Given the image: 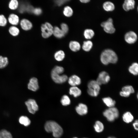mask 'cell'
Here are the masks:
<instances>
[{
	"label": "cell",
	"mask_w": 138,
	"mask_h": 138,
	"mask_svg": "<svg viewBox=\"0 0 138 138\" xmlns=\"http://www.w3.org/2000/svg\"><path fill=\"white\" fill-rule=\"evenodd\" d=\"M100 60L102 64L107 65L110 63H116L118 61V57L114 51L108 49L102 52L100 55Z\"/></svg>",
	"instance_id": "cell-1"
},
{
	"label": "cell",
	"mask_w": 138,
	"mask_h": 138,
	"mask_svg": "<svg viewBox=\"0 0 138 138\" xmlns=\"http://www.w3.org/2000/svg\"><path fill=\"white\" fill-rule=\"evenodd\" d=\"M45 130L48 132H52L53 136L56 138L60 137L63 133V130L57 123L53 121H48L44 125Z\"/></svg>",
	"instance_id": "cell-2"
},
{
	"label": "cell",
	"mask_w": 138,
	"mask_h": 138,
	"mask_svg": "<svg viewBox=\"0 0 138 138\" xmlns=\"http://www.w3.org/2000/svg\"><path fill=\"white\" fill-rule=\"evenodd\" d=\"M87 92L90 96L96 97L99 94L100 90V85L98 84L96 80H91L87 84Z\"/></svg>",
	"instance_id": "cell-3"
},
{
	"label": "cell",
	"mask_w": 138,
	"mask_h": 138,
	"mask_svg": "<svg viewBox=\"0 0 138 138\" xmlns=\"http://www.w3.org/2000/svg\"><path fill=\"white\" fill-rule=\"evenodd\" d=\"M103 115L108 121L112 122L118 118L119 112L118 109L114 107L105 110L103 112Z\"/></svg>",
	"instance_id": "cell-4"
},
{
	"label": "cell",
	"mask_w": 138,
	"mask_h": 138,
	"mask_svg": "<svg viewBox=\"0 0 138 138\" xmlns=\"http://www.w3.org/2000/svg\"><path fill=\"white\" fill-rule=\"evenodd\" d=\"M100 25L103 28L104 31L108 33L112 34L116 31V29L113 24V19L111 18H109L106 21L102 22Z\"/></svg>",
	"instance_id": "cell-5"
},
{
	"label": "cell",
	"mask_w": 138,
	"mask_h": 138,
	"mask_svg": "<svg viewBox=\"0 0 138 138\" xmlns=\"http://www.w3.org/2000/svg\"><path fill=\"white\" fill-rule=\"evenodd\" d=\"M53 29L52 25L48 22L42 24L41 30L42 37L47 38L51 36L53 34Z\"/></svg>",
	"instance_id": "cell-6"
},
{
	"label": "cell",
	"mask_w": 138,
	"mask_h": 138,
	"mask_svg": "<svg viewBox=\"0 0 138 138\" xmlns=\"http://www.w3.org/2000/svg\"><path fill=\"white\" fill-rule=\"evenodd\" d=\"M110 77L106 72L103 71L99 74L96 81L100 86L102 84H106L110 81Z\"/></svg>",
	"instance_id": "cell-7"
},
{
	"label": "cell",
	"mask_w": 138,
	"mask_h": 138,
	"mask_svg": "<svg viewBox=\"0 0 138 138\" xmlns=\"http://www.w3.org/2000/svg\"><path fill=\"white\" fill-rule=\"evenodd\" d=\"M124 39L128 43L132 44L135 43L137 41V36L134 32L132 31H130L125 34Z\"/></svg>",
	"instance_id": "cell-8"
},
{
	"label": "cell",
	"mask_w": 138,
	"mask_h": 138,
	"mask_svg": "<svg viewBox=\"0 0 138 138\" xmlns=\"http://www.w3.org/2000/svg\"><path fill=\"white\" fill-rule=\"evenodd\" d=\"M28 109L30 113L34 114L38 110V106L36 101L32 99H29L25 102Z\"/></svg>",
	"instance_id": "cell-9"
},
{
	"label": "cell",
	"mask_w": 138,
	"mask_h": 138,
	"mask_svg": "<svg viewBox=\"0 0 138 138\" xmlns=\"http://www.w3.org/2000/svg\"><path fill=\"white\" fill-rule=\"evenodd\" d=\"M52 79L55 83L62 84L65 82L68 79L67 76L65 75L57 74L51 73Z\"/></svg>",
	"instance_id": "cell-10"
},
{
	"label": "cell",
	"mask_w": 138,
	"mask_h": 138,
	"mask_svg": "<svg viewBox=\"0 0 138 138\" xmlns=\"http://www.w3.org/2000/svg\"><path fill=\"white\" fill-rule=\"evenodd\" d=\"M28 88L33 91H36L39 88L38 80L36 77L31 78L28 85Z\"/></svg>",
	"instance_id": "cell-11"
},
{
	"label": "cell",
	"mask_w": 138,
	"mask_h": 138,
	"mask_svg": "<svg viewBox=\"0 0 138 138\" xmlns=\"http://www.w3.org/2000/svg\"><path fill=\"white\" fill-rule=\"evenodd\" d=\"M19 22L21 28L23 30L25 31L30 30L33 27L32 22L27 19H22Z\"/></svg>",
	"instance_id": "cell-12"
},
{
	"label": "cell",
	"mask_w": 138,
	"mask_h": 138,
	"mask_svg": "<svg viewBox=\"0 0 138 138\" xmlns=\"http://www.w3.org/2000/svg\"><path fill=\"white\" fill-rule=\"evenodd\" d=\"M135 2L134 0H125L122 5L123 9L128 12L133 9L135 7Z\"/></svg>",
	"instance_id": "cell-13"
},
{
	"label": "cell",
	"mask_w": 138,
	"mask_h": 138,
	"mask_svg": "<svg viewBox=\"0 0 138 138\" xmlns=\"http://www.w3.org/2000/svg\"><path fill=\"white\" fill-rule=\"evenodd\" d=\"M81 79L77 75H73L68 78V82L69 84L72 86H76L80 84Z\"/></svg>",
	"instance_id": "cell-14"
},
{
	"label": "cell",
	"mask_w": 138,
	"mask_h": 138,
	"mask_svg": "<svg viewBox=\"0 0 138 138\" xmlns=\"http://www.w3.org/2000/svg\"><path fill=\"white\" fill-rule=\"evenodd\" d=\"M77 112L80 115H85L88 112V109L87 106L85 104L82 103L79 104L75 108Z\"/></svg>",
	"instance_id": "cell-15"
},
{
	"label": "cell",
	"mask_w": 138,
	"mask_h": 138,
	"mask_svg": "<svg viewBox=\"0 0 138 138\" xmlns=\"http://www.w3.org/2000/svg\"><path fill=\"white\" fill-rule=\"evenodd\" d=\"M7 20L10 24L14 26L18 25L20 22L19 16L14 13H12L9 15Z\"/></svg>",
	"instance_id": "cell-16"
},
{
	"label": "cell",
	"mask_w": 138,
	"mask_h": 138,
	"mask_svg": "<svg viewBox=\"0 0 138 138\" xmlns=\"http://www.w3.org/2000/svg\"><path fill=\"white\" fill-rule=\"evenodd\" d=\"M102 100L103 103L109 108L114 107L116 103L115 101L109 97H103Z\"/></svg>",
	"instance_id": "cell-17"
},
{
	"label": "cell",
	"mask_w": 138,
	"mask_h": 138,
	"mask_svg": "<svg viewBox=\"0 0 138 138\" xmlns=\"http://www.w3.org/2000/svg\"><path fill=\"white\" fill-rule=\"evenodd\" d=\"M102 7L104 10L108 12L113 11L115 9L114 4L109 1L104 2L103 4Z\"/></svg>",
	"instance_id": "cell-18"
},
{
	"label": "cell",
	"mask_w": 138,
	"mask_h": 138,
	"mask_svg": "<svg viewBox=\"0 0 138 138\" xmlns=\"http://www.w3.org/2000/svg\"><path fill=\"white\" fill-rule=\"evenodd\" d=\"M69 93L74 97H77L80 95L82 91L81 90L76 86H72L70 88Z\"/></svg>",
	"instance_id": "cell-19"
},
{
	"label": "cell",
	"mask_w": 138,
	"mask_h": 138,
	"mask_svg": "<svg viewBox=\"0 0 138 138\" xmlns=\"http://www.w3.org/2000/svg\"><path fill=\"white\" fill-rule=\"evenodd\" d=\"M129 73L134 76H136L138 74V64L134 62L129 67L128 69Z\"/></svg>",
	"instance_id": "cell-20"
},
{
	"label": "cell",
	"mask_w": 138,
	"mask_h": 138,
	"mask_svg": "<svg viewBox=\"0 0 138 138\" xmlns=\"http://www.w3.org/2000/svg\"><path fill=\"white\" fill-rule=\"evenodd\" d=\"M69 47L73 51L77 52L80 49V45L79 42L76 41H71L69 43Z\"/></svg>",
	"instance_id": "cell-21"
},
{
	"label": "cell",
	"mask_w": 138,
	"mask_h": 138,
	"mask_svg": "<svg viewBox=\"0 0 138 138\" xmlns=\"http://www.w3.org/2000/svg\"><path fill=\"white\" fill-rule=\"evenodd\" d=\"M122 118L123 121L125 122L128 123L131 122L134 119L133 116L129 111L124 113L123 115Z\"/></svg>",
	"instance_id": "cell-22"
},
{
	"label": "cell",
	"mask_w": 138,
	"mask_h": 138,
	"mask_svg": "<svg viewBox=\"0 0 138 138\" xmlns=\"http://www.w3.org/2000/svg\"><path fill=\"white\" fill-rule=\"evenodd\" d=\"M53 34L58 38H62L65 35L61 29L57 26H55L53 28Z\"/></svg>",
	"instance_id": "cell-23"
},
{
	"label": "cell",
	"mask_w": 138,
	"mask_h": 138,
	"mask_svg": "<svg viewBox=\"0 0 138 138\" xmlns=\"http://www.w3.org/2000/svg\"><path fill=\"white\" fill-rule=\"evenodd\" d=\"M93 46L92 42L90 40H88L84 41L82 47L83 50L88 52L91 50Z\"/></svg>",
	"instance_id": "cell-24"
},
{
	"label": "cell",
	"mask_w": 138,
	"mask_h": 138,
	"mask_svg": "<svg viewBox=\"0 0 138 138\" xmlns=\"http://www.w3.org/2000/svg\"><path fill=\"white\" fill-rule=\"evenodd\" d=\"M94 128L95 131L99 133L102 132L104 129L103 123L100 121L98 120L95 122Z\"/></svg>",
	"instance_id": "cell-25"
},
{
	"label": "cell",
	"mask_w": 138,
	"mask_h": 138,
	"mask_svg": "<svg viewBox=\"0 0 138 138\" xmlns=\"http://www.w3.org/2000/svg\"><path fill=\"white\" fill-rule=\"evenodd\" d=\"M95 35V32L91 29H87L85 30L84 32V36L85 38L90 39L92 38Z\"/></svg>",
	"instance_id": "cell-26"
},
{
	"label": "cell",
	"mask_w": 138,
	"mask_h": 138,
	"mask_svg": "<svg viewBox=\"0 0 138 138\" xmlns=\"http://www.w3.org/2000/svg\"><path fill=\"white\" fill-rule=\"evenodd\" d=\"M65 56V54L64 52L61 50L56 51L54 54L55 59L56 61H59L63 60Z\"/></svg>",
	"instance_id": "cell-27"
},
{
	"label": "cell",
	"mask_w": 138,
	"mask_h": 138,
	"mask_svg": "<svg viewBox=\"0 0 138 138\" xmlns=\"http://www.w3.org/2000/svg\"><path fill=\"white\" fill-rule=\"evenodd\" d=\"M8 31L12 36L15 37L17 36L20 33L19 29L15 26H12L9 28Z\"/></svg>",
	"instance_id": "cell-28"
},
{
	"label": "cell",
	"mask_w": 138,
	"mask_h": 138,
	"mask_svg": "<svg viewBox=\"0 0 138 138\" xmlns=\"http://www.w3.org/2000/svg\"><path fill=\"white\" fill-rule=\"evenodd\" d=\"M19 121L21 124L24 125L25 126H28L31 123L30 120L26 116H21L19 118Z\"/></svg>",
	"instance_id": "cell-29"
},
{
	"label": "cell",
	"mask_w": 138,
	"mask_h": 138,
	"mask_svg": "<svg viewBox=\"0 0 138 138\" xmlns=\"http://www.w3.org/2000/svg\"><path fill=\"white\" fill-rule=\"evenodd\" d=\"M19 2L17 0H11L9 2L8 6L12 10H15L17 9L19 6Z\"/></svg>",
	"instance_id": "cell-30"
},
{
	"label": "cell",
	"mask_w": 138,
	"mask_h": 138,
	"mask_svg": "<svg viewBox=\"0 0 138 138\" xmlns=\"http://www.w3.org/2000/svg\"><path fill=\"white\" fill-rule=\"evenodd\" d=\"M63 13L65 16L69 17L72 16L73 11L71 7L69 6H67L64 8Z\"/></svg>",
	"instance_id": "cell-31"
},
{
	"label": "cell",
	"mask_w": 138,
	"mask_h": 138,
	"mask_svg": "<svg viewBox=\"0 0 138 138\" xmlns=\"http://www.w3.org/2000/svg\"><path fill=\"white\" fill-rule=\"evenodd\" d=\"M8 63V61L6 57L0 56V68H3L6 67Z\"/></svg>",
	"instance_id": "cell-32"
},
{
	"label": "cell",
	"mask_w": 138,
	"mask_h": 138,
	"mask_svg": "<svg viewBox=\"0 0 138 138\" xmlns=\"http://www.w3.org/2000/svg\"><path fill=\"white\" fill-rule=\"evenodd\" d=\"M61 102L63 105L67 106L70 104L71 100L68 96L64 95L62 97L61 100Z\"/></svg>",
	"instance_id": "cell-33"
},
{
	"label": "cell",
	"mask_w": 138,
	"mask_h": 138,
	"mask_svg": "<svg viewBox=\"0 0 138 138\" xmlns=\"http://www.w3.org/2000/svg\"><path fill=\"white\" fill-rule=\"evenodd\" d=\"M64 69L63 67L57 66L53 69L51 73L61 74L64 72Z\"/></svg>",
	"instance_id": "cell-34"
},
{
	"label": "cell",
	"mask_w": 138,
	"mask_h": 138,
	"mask_svg": "<svg viewBox=\"0 0 138 138\" xmlns=\"http://www.w3.org/2000/svg\"><path fill=\"white\" fill-rule=\"evenodd\" d=\"M0 138H13L10 133L5 130L0 131Z\"/></svg>",
	"instance_id": "cell-35"
},
{
	"label": "cell",
	"mask_w": 138,
	"mask_h": 138,
	"mask_svg": "<svg viewBox=\"0 0 138 138\" xmlns=\"http://www.w3.org/2000/svg\"><path fill=\"white\" fill-rule=\"evenodd\" d=\"M121 90L124 91L131 94L135 92V90L133 87L130 85H127L123 86Z\"/></svg>",
	"instance_id": "cell-36"
},
{
	"label": "cell",
	"mask_w": 138,
	"mask_h": 138,
	"mask_svg": "<svg viewBox=\"0 0 138 138\" xmlns=\"http://www.w3.org/2000/svg\"><path fill=\"white\" fill-rule=\"evenodd\" d=\"M7 22V20L6 18L3 14L0 15V26L4 27L5 26Z\"/></svg>",
	"instance_id": "cell-37"
},
{
	"label": "cell",
	"mask_w": 138,
	"mask_h": 138,
	"mask_svg": "<svg viewBox=\"0 0 138 138\" xmlns=\"http://www.w3.org/2000/svg\"><path fill=\"white\" fill-rule=\"evenodd\" d=\"M61 29L65 34L68 33V28L67 25L64 23H62L61 25Z\"/></svg>",
	"instance_id": "cell-38"
},
{
	"label": "cell",
	"mask_w": 138,
	"mask_h": 138,
	"mask_svg": "<svg viewBox=\"0 0 138 138\" xmlns=\"http://www.w3.org/2000/svg\"><path fill=\"white\" fill-rule=\"evenodd\" d=\"M32 13L36 15H39L42 13V10L39 8H34Z\"/></svg>",
	"instance_id": "cell-39"
},
{
	"label": "cell",
	"mask_w": 138,
	"mask_h": 138,
	"mask_svg": "<svg viewBox=\"0 0 138 138\" xmlns=\"http://www.w3.org/2000/svg\"><path fill=\"white\" fill-rule=\"evenodd\" d=\"M119 94L121 97H129L131 94L127 92L121 90L119 93Z\"/></svg>",
	"instance_id": "cell-40"
},
{
	"label": "cell",
	"mask_w": 138,
	"mask_h": 138,
	"mask_svg": "<svg viewBox=\"0 0 138 138\" xmlns=\"http://www.w3.org/2000/svg\"><path fill=\"white\" fill-rule=\"evenodd\" d=\"M34 8L32 5H28L26 6V11L30 13H32L33 11Z\"/></svg>",
	"instance_id": "cell-41"
},
{
	"label": "cell",
	"mask_w": 138,
	"mask_h": 138,
	"mask_svg": "<svg viewBox=\"0 0 138 138\" xmlns=\"http://www.w3.org/2000/svg\"><path fill=\"white\" fill-rule=\"evenodd\" d=\"M68 1V0H56L55 1V2L57 6H60Z\"/></svg>",
	"instance_id": "cell-42"
},
{
	"label": "cell",
	"mask_w": 138,
	"mask_h": 138,
	"mask_svg": "<svg viewBox=\"0 0 138 138\" xmlns=\"http://www.w3.org/2000/svg\"><path fill=\"white\" fill-rule=\"evenodd\" d=\"M133 125L134 129L136 130L137 131L138 130V120H136L133 123Z\"/></svg>",
	"instance_id": "cell-43"
},
{
	"label": "cell",
	"mask_w": 138,
	"mask_h": 138,
	"mask_svg": "<svg viewBox=\"0 0 138 138\" xmlns=\"http://www.w3.org/2000/svg\"><path fill=\"white\" fill-rule=\"evenodd\" d=\"M90 0H80V1L82 3H86L89 2L90 1Z\"/></svg>",
	"instance_id": "cell-44"
},
{
	"label": "cell",
	"mask_w": 138,
	"mask_h": 138,
	"mask_svg": "<svg viewBox=\"0 0 138 138\" xmlns=\"http://www.w3.org/2000/svg\"><path fill=\"white\" fill-rule=\"evenodd\" d=\"M107 138H117L116 137H115L113 136H110L108 137Z\"/></svg>",
	"instance_id": "cell-45"
},
{
	"label": "cell",
	"mask_w": 138,
	"mask_h": 138,
	"mask_svg": "<svg viewBox=\"0 0 138 138\" xmlns=\"http://www.w3.org/2000/svg\"><path fill=\"white\" fill-rule=\"evenodd\" d=\"M74 138H77L76 137H74Z\"/></svg>",
	"instance_id": "cell-46"
},
{
	"label": "cell",
	"mask_w": 138,
	"mask_h": 138,
	"mask_svg": "<svg viewBox=\"0 0 138 138\" xmlns=\"http://www.w3.org/2000/svg\"><path fill=\"white\" fill-rule=\"evenodd\" d=\"M85 138V137H84V138Z\"/></svg>",
	"instance_id": "cell-47"
}]
</instances>
